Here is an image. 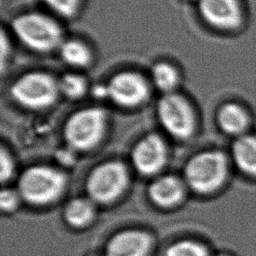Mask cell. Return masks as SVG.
I'll use <instances>...</instances> for the list:
<instances>
[{"label":"cell","mask_w":256,"mask_h":256,"mask_svg":"<svg viewBox=\"0 0 256 256\" xmlns=\"http://www.w3.org/2000/svg\"><path fill=\"white\" fill-rule=\"evenodd\" d=\"M11 28L15 36L27 48L48 53L63 43V31L52 18L41 13H26L13 19Z\"/></svg>","instance_id":"6da1fadb"},{"label":"cell","mask_w":256,"mask_h":256,"mask_svg":"<svg viewBox=\"0 0 256 256\" xmlns=\"http://www.w3.org/2000/svg\"><path fill=\"white\" fill-rule=\"evenodd\" d=\"M66 186V176L48 166H34L20 177L18 192L21 198L33 205H46L60 197Z\"/></svg>","instance_id":"7a4b0ae2"},{"label":"cell","mask_w":256,"mask_h":256,"mask_svg":"<svg viewBox=\"0 0 256 256\" xmlns=\"http://www.w3.org/2000/svg\"><path fill=\"white\" fill-rule=\"evenodd\" d=\"M227 173V158L219 151H207L193 156L184 170L187 185L199 194H209L219 189Z\"/></svg>","instance_id":"3957f363"},{"label":"cell","mask_w":256,"mask_h":256,"mask_svg":"<svg viewBox=\"0 0 256 256\" xmlns=\"http://www.w3.org/2000/svg\"><path fill=\"white\" fill-rule=\"evenodd\" d=\"M58 81L46 72H30L10 87V95L19 105L33 110L45 109L53 105L59 95Z\"/></svg>","instance_id":"277c9868"},{"label":"cell","mask_w":256,"mask_h":256,"mask_svg":"<svg viewBox=\"0 0 256 256\" xmlns=\"http://www.w3.org/2000/svg\"><path fill=\"white\" fill-rule=\"evenodd\" d=\"M106 111L98 107L75 112L66 122L64 136L68 145L75 150L91 149L102 139L106 127Z\"/></svg>","instance_id":"5b68a950"},{"label":"cell","mask_w":256,"mask_h":256,"mask_svg":"<svg viewBox=\"0 0 256 256\" xmlns=\"http://www.w3.org/2000/svg\"><path fill=\"white\" fill-rule=\"evenodd\" d=\"M128 181L126 166L119 161H109L91 172L87 180V192L94 202L110 203L124 192Z\"/></svg>","instance_id":"8992f818"},{"label":"cell","mask_w":256,"mask_h":256,"mask_svg":"<svg viewBox=\"0 0 256 256\" xmlns=\"http://www.w3.org/2000/svg\"><path fill=\"white\" fill-rule=\"evenodd\" d=\"M157 113L164 129L177 139L189 138L195 129V114L185 97L177 93L165 94L159 101Z\"/></svg>","instance_id":"52a82bcc"},{"label":"cell","mask_w":256,"mask_h":256,"mask_svg":"<svg viewBox=\"0 0 256 256\" xmlns=\"http://www.w3.org/2000/svg\"><path fill=\"white\" fill-rule=\"evenodd\" d=\"M109 98L121 107H137L150 94L147 80L139 73L125 71L114 75L107 84Z\"/></svg>","instance_id":"ba28073f"},{"label":"cell","mask_w":256,"mask_h":256,"mask_svg":"<svg viewBox=\"0 0 256 256\" xmlns=\"http://www.w3.org/2000/svg\"><path fill=\"white\" fill-rule=\"evenodd\" d=\"M199 12L208 25L222 31L237 30L244 20L240 0H199Z\"/></svg>","instance_id":"9c48e42d"},{"label":"cell","mask_w":256,"mask_h":256,"mask_svg":"<svg viewBox=\"0 0 256 256\" xmlns=\"http://www.w3.org/2000/svg\"><path fill=\"white\" fill-rule=\"evenodd\" d=\"M167 160L164 140L157 134L143 137L132 151V162L142 175H153L163 168Z\"/></svg>","instance_id":"30bf717a"},{"label":"cell","mask_w":256,"mask_h":256,"mask_svg":"<svg viewBox=\"0 0 256 256\" xmlns=\"http://www.w3.org/2000/svg\"><path fill=\"white\" fill-rule=\"evenodd\" d=\"M151 236L141 230H126L114 235L106 246V256H146Z\"/></svg>","instance_id":"8fae6325"},{"label":"cell","mask_w":256,"mask_h":256,"mask_svg":"<svg viewBox=\"0 0 256 256\" xmlns=\"http://www.w3.org/2000/svg\"><path fill=\"white\" fill-rule=\"evenodd\" d=\"M184 184L175 176L167 175L156 179L149 187L151 200L161 207H172L184 197Z\"/></svg>","instance_id":"7c38bea8"},{"label":"cell","mask_w":256,"mask_h":256,"mask_svg":"<svg viewBox=\"0 0 256 256\" xmlns=\"http://www.w3.org/2000/svg\"><path fill=\"white\" fill-rule=\"evenodd\" d=\"M217 120L220 128L227 134L241 136L249 125L246 110L237 103H226L218 112Z\"/></svg>","instance_id":"4fadbf2b"},{"label":"cell","mask_w":256,"mask_h":256,"mask_svg":"<svg viewBox=\"0 0 256 256\" xmlns=\"http://www.w3.org/2000/svg\"><path fill=\"white\" fill-rule=\"evenodd\" d=\"M232 155L237 167L245 174L256 177V137L239 136L233 146Z\"/></svg>","instance_id":"5bb4252c"},{"label":"cell","mask_w":256,"mask_h":256,"mask_svg":"<svg viewBox=\"0 0 256 256\" xmlns=\"http://www.w3.org/2000/svg\"><path fill=\"white\" fill-rule=\"evenodd\" d=\"M67 223L76 228L88 225L94 217V206L91 199L76 198L71 200L64 212Z\"/></svg>","instance_id":"9a60e30c"},{"label":"cell","mask_w":256,"mask_h":256,"mask_svg":"<svg viewBox=\"0 0 256 256\" xmlns=\"http://www.w3.org/2000/svg\"><path fill=\"white\" fill-rule=\"evenodd\" d=\"M59 53L66 64L75 68L87 67L92 60V54L89 48L78 40L63 41L59 47Z\"/></svg>","instance_id":"2e32d148"},{"label":"cell","mask_w":256,"mask_h":256,"mask_svg":"<svg viewBox=\"0 0 256 256\" xmlns=\"http://www.w3.org/2000/svg\"><path fill=\"white\" fill-rule=\"evenodd\" d=\"M152 81L156 88L165 94L174 93L180 82L178 71L171 64L159 62L152 68Z\"/></svg>","instance_id":"e0dca14e"},{"label":"cell","mask_w":256,"mask_h":256,"mask_svg":"<svg viewBox=\"0 0 256 256\" xmlns=\"http://www.w3.org/2000/svg\"><path fill=\"white\" fill-rule=\"evenodd\" d=\"M58 87L61 94L71 100L81 99L87 92L86 79L75 73H67L58 80Z\"/></svg>","instance_id":"ac0fdd59"},{"label":"cell","mask_w":256,"mask_h":256,"mask_svg":"<svg viewBox=\"0 0 256 256\" xmlns=\"http://www.w3.org/2000/svg\"><path fill=\"white\" fill-rule=\"evenodd\" d=\"M166 256H210L207 248L191 240L178 241L169 246L166 250Z\"/></svg>","instance_id":"d6986e66"},{"label":"cell","mask_w":256,"mask_h":256,"mask_svg":"<svg viewBox=\"0 0 256 256\" xmlns=\"http://www.w3.org/2000/svg\"><path fill=\"white\" fill-rule=\"evenodd\" d=\"M45 4L55 13L64 17H74L81 5L82 0H43Z\"/></svg>","instance_id":"ffe728a7"},{"label":"cell","mask_w":256,"mask_h":256,"mask_svg":"<svg viewBox=\"0 0 256 256\" xmlns=\"http://www.w3.org/2000/svg\"><path fill=\"white\" fill-rule=\"evenodd\" d=\"M21 195L13 189H3L0 193V206L3 211H12L17 208Z\"/></svg>","instance_id":"44dd1931"},{"label":"cell","mask_w":256,"mask_h":256,"mask_svg":"<svg viewBox=\"0 0 256 256\" xmlns=\"http://www.w3.org/2000/svg\"><path fill=\"white\" fill-rule=\"evenodd\" d=\"M0 167H1L0 178L2 183H5L6 181H9L13 176L15 165H14L13 158L4 148L1 149V153H0Z\"/></svg>","instance_id":"7402d4cb"},{"label":"cell","mask_w":256,"mask_h":256,"mask_svg":"<svg viewBox=\"0 0 256 256\" xmlns=\"http://www.w3.org/2000/svg\"><path fill=\"white\" fill-rule=\"evenodd\" d=\"M10 51V46H9V41L7 40V37L5 35V32H1V64L2 67L5 65V59L8 57Z\"/></svg>","instance_id":"603a6c76"},{"label":"cell","mask_w":256,"mask_h":256,"mask_svg":"<svg viewBox=\"0 0 256 256\" xmlns=\"http://www.w3.org/2000/svg\"><path fill=\"white\" fill-rule=\"evenodd\" d=\"M93 94H94V96H95L96 98H99V99L109 98L107 85H106V86H104V85H98V86H96V87L93 89Z\"/></svg>","instance_id":"cb8c5ba5"},{"label":"cell","mask_w":256,"mask_h":256,"mask_svg":"<svg viewBox=\"0 0 256 256\" xmlns=\"http://www.w3.org/2000/svg\"><path fill=\"white\" fill-rule=\"evenodd\" d=\"M216 256H228V255H226V254H218Z\"/></svg>","instance_id":"d4e9b609"},{"label":"cell","mask_w":256,"mask_h":256,"mask_svg":"<svg viewBox=\"0 0 256 256\" xmlns=\"http://www.w3.org/2000/svg\"><path fill=\"white\" fill-rule=\"evenodd\" d=\"M198 1H199V0H198Z\"/></svg>","instance_id":"484cf974"}]
</instances>
